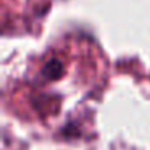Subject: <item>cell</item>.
Masks as SVG:
<instances>
[{
	"label": "cell",
	"instance_id": "6da1fadb",
	"mask_svg": "<svg viewBox=\"0 0 150 150\" xmlns=\"http://www.w3.org/2000/svg\"><path fill=\"white\" fill-rule=\"evenodd\" d=\"M62 71H63L62 62L57 60V58H53V60H50V62H47L45 66L42 68V76L53 81V79H58L60 76H62Z\"/></svg>",
	"mask_w": 150,
	"mask_h": 150
}]
</instances>
